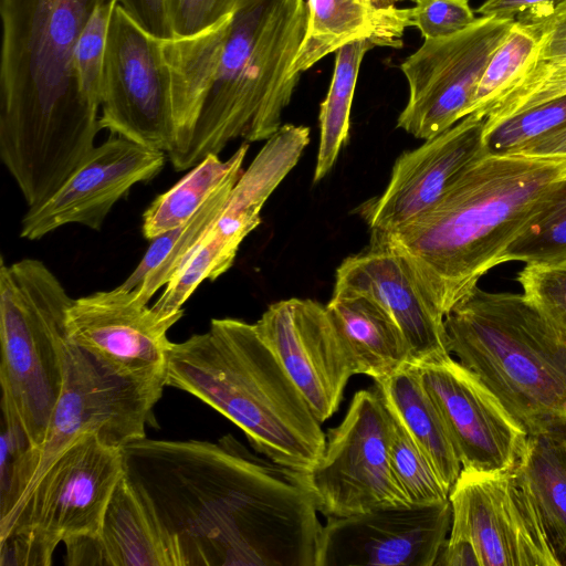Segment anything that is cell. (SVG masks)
Wrapping results in <instances>:
<instances>
[{
	"instance_id": "cell-11",
	"label": "cell",
	"mask_w": 566,
	"mask_h": 566,
	"mask_svg": "<svg viewBox=\"0 0 566 566\" xmlns=\"http://www.w3.org/2000/svg\"><path fill=\"white\" fill-rule=\"evenodd\" d=\"M164 41L116 2L105 50L99 126L167 154L176 125Z\"/></svg>"
},
{
	"instance_id": "cell-35",
	"label": "cell",
	"mask_w": 566,
	"mask_h": 566,
	"mask_svg": "<svg viewBox=\"0 0 566 566\" xmlns=\"http://www.w3.org/2000/svg\"><path fill=\"white\" fill-rule=\"evenodd\" d=\"M116 2L107 0L95 8L74 51V69L80 86L99 108L107 34Z\"/></svg>"
},
{
	"instance_id": "cell-3",
	"label": "cell",
	"mask_w": 566,
	"mask_h": 566,
	"mask_svg": "<svg viewBox=\"0 0 566 566\" xmlns=\"http://www.w3.org/2000/svg\"><path fill=\"white\" fill-rule=\"evenodd\" d=\"M564 177L566 155L488 149L432 210L370 243L402 251L446 317L500 265L505 249Z\"/></svg>"
},
{
	"instance_id": "cell-28",
	"label": "cell",
	"mask_w": 566,
	"mask_h": 566,
	"mask_svg": "<svg viewBox=\"0 0 566 566\" xmlns=\"http://www.w3.org/2000/svg\"><path fill=\"white\" fill-rule=\"evenodd\" d=\"M241 171L229 177L182 226L151 240L145 255L122 283L135 290L137 298L148 304L155 293L181 270L197 244L223 210Z\"/></svg>"
},
{
	"instance_id": "cell-25",
	"label": "cell",
	"mask_w": 566,
	"mask_h": 566,
	"mask_svg": "<svg viewBox=\"0 0 566 566\" xmlns=\"http://www.w3.org/2000/svg\"><path fill=\"white\" fill-rule=\"evenodd\" d=\"M375 388L450 492L462 465L417 365L407 364L394 374L375 380Z\"/></svg>"
},
{
	"instance_id": "cell-19",
	"label": "cell",
	"mask_w": 566,
	"mask_h": 566,
	"mask_svg": "<svg viewBox=\"0 0 566 566\" xmlns=\"http://www.w3.org/2000/svg\"><path fill=\"white\" fill-rule=\"evenodd\" d=\"M451 517L450 500L329 517L317 566H434Z\"/></svg>"
},
{
	"instance_id": "cell-16",
	"label": "cell",
	"mask_w": 566,
	"mask_h": 566,
	"mask_svg": "<svg viewBox=\"0 0 566 566\" xmlns=\"http://www.w3.org/2000/svg\"><path fill=\"white\" fill-rule=\"evenodd\" d=\"M254 325L316 419L328 420L355 371L326 306L311 298L282 300L271 304Z\"/></svg>"
},
{
	"instance_id": "cell-31",
	"label": "cell",
	"mask_w": 566,
	"mask_h": 566,
	"mask_svg": "<svg viewBox=\"0 0 566 566\" xmlns=\"http://www.w3.org/2000/svg\"><path fill=\"white\" fill-rule=\"evenodd\" d=\"M566 255V177L551 187L539 209L510 243L499 263H534Z\"/></svg>"
},
{
	"instance_id": "cell-9",
	"label": "cell",
	"mask_w": 566,
	"mask_h": 566,
	"mask_svg": "<svg viewBox=\"0 0 566 566\" xmlns=\"http://www.w3.org/2000/svg\"><path fill=\"white\" fill-rule=\"evenodd\" d=\"M165 385L119 377L69 340L62 389L43 440L29 448L0 493V521L24 500L53 460L76 439L94 432L124 447L145 436Z\"/></svg>"
},
{
	"instance_id": "cell-17",
	"label": "cell",
	"mask_w": 566,
	"mask_h": 566,
	"mask_svg": "<svg viewBox=\"0 0 566 566\" xmlns=\"http://www.w3.org/2000/svg\"><path fill=\"white\" fill-rule=\"evenodd\" d=\"M485 119L470 114L395 161L387 187L360 207L371 235L391 234L430 210L488 148Z\"/></svg>"
},
{
	"instance_id": "cell-6",
	"label": "cell",
	"mask_w": 566,
	"mask_h": 566,
	"mask_svg": "<svg viewBox=\"0 0 566 566\" xmlns=\"http://www.w3.org/2000/svg\"><path fill=\"white\" fill-rule=\"evenodd\" d=\"M444 327L450 353L528 434L566 428V338L522 294L476 286Z\"/></svg>"
},
{
	"instance_id": "cell-10",
	"label": "cell",
	"mask_w": 566,
	"mask_h": 566,
	"mask_svg": "<svg viewBox=\"0 0 566 566\" xmlns=\"http://www.w3.org/2000/svg\"><path fill=\"white\" fill-rule=\"evenodd\" d=\"M390 413L376 388L355 392L343 421L328 429L306 480L326 518L412 506L390 463Z\"/></svg>"
},
{
	"instance_id": "cell-5",
	"label": "cell",
	"mask_w": 566,
	"mask_h": 566,
	"mask_svg": "<svg viewBox=\"0 0 566 566\" xmlns=\"http://www.w3.org/2000/svg\"><path fill=\"white\" fill-rule=\"evenodd\" d=\"M305 0H239L196 123L167 157L177 171L218 155L229 142L266 140L281 125L301 76L291 67L302 44Z\"/></svg>"
},
{
	"instance_id": "cell-26",
	"label": "cell",
	"mask_w": 566,
	"mask_h": 566,
	"mask_svg": "<svg viewBox=\"0 0 566 566\" xmlns=\"http://www.w3.org/2000/svg\"><path fill=\"white\" fill-rule=\"evenodd\" d=\"M513 471L533 501L558 566H566V428L528 434Z\"/></svg>"
},
{
	"instance_id": "cell-33",
	"label": "cell",
	"mask_w": 566,
	"mask_h": 566,
	"mask_svg": "<svg viewBox=\"0 0 566 566\" xmlns=\"http://www.w3.org/2000/svg\"><path fill=\"white\" fill-rule=\"evenodd\" d=\"M389 413L390 463L394 474L409 503L412 506H417L449 500L450 492L440 480L431 463L397 417L390 410Z\"/></svg>"
},
{
	"instance_id": "cell-23",
	"label": "cell",
	"mask_w": 566,
	"mask_h": 566,
	"mask_svg": "<svg viewBox=\"0 0 566 566\" xmlns=\"http://www.w3.org/2000/svg\"><path fill=\"white\" fill-rule=\"evenodd\" d=\"M518 17L536 27L538 44L520 75L482 113L484 134L507 118L566 95V0Z\"/></svg>"
},
{
	"instance_id": "cell-4",
	"label": "cell",
	"mask_w": 566,
	"mask_h": 566,
	"mask_svg": "<svg viewBox=\"0 0 566 566\" xmlns=\"http://www.w3.org/2000/svg\"><path fill=\"white\" fill-rule=\"evenodd\" d=\"M166 386L216 409L279 464L308 472L323 454L322 423L254 324L214 318L207 332L171 343Z\"/></svg>"
},
{
	"instance_id": "cell-13",
	"label": "cell",
	"mask_w": 566,
	"mask_h": 566,
	"mask_svg": "<svg viewBox=\"0 0 566 566\" xmlns=\"http://www.w3.org/2000/svg\"><path fill=\"white\" fill-rule=\"evenodd\" d=\"M450 536L471 539L481 566H558L514 471L462 469L449 493Z\"/></svg>"
},
{
	"instance_id": "cell-20",
	"label": "cell",
	"mask_w": 566,
	"mask_h": 566,
	"mask_svg": "<svg viewBox=\"0 0 566 566\" xmlns=\"http://www.w3.org/2000/svg\"><path fill=\"white\" fill-rule=\"evenodd\" d=\"M333 294L366 296L384 308L408 344L411 364L450 355L441 313L410 261L399 249L370 243L336 270Z\"/></svg>"
},
{
	"instance_id": "cell-15",
	"label": "cell",
	"mask_w": 566,
	"mask_h": 566,
	"mask_svg": "<svg viewBox=\"0 0 566 566\" xmlns=\"http://www.w3.org/2000/svg\"><path fill=\"white\" fill-rule=\"evenodd\" d=\"M415 365L462 469L512 471L525 451L528 433L499 398L451 354Z\"/></svg>"
},
{
	"instance_id": "cell-36",
	"label": "cell",
	"mask_w": 566,
	"mask_h": 566,
	"mask_svg": "<svg viewBox=\"0 0 566 566\" xmlns=\"http://www.w3.org/2000/svg\"><path fill=\"white\" fill-rule=\"evenodd\" d=\"M566 124V95L520 113L484 134L493 153H511L527 142Z\"/></svg>"
},
{
	"instance_id": "cell-24",
	"label": "cell",
	"mask_w": 566,
	"mask_h": 566,
	"mask_svg": "<svg viewBox=\"0 0 566 566\" xmlns=\"http://www.w3.org/2000/svg\"><path fill=\"white\" fill-rule=\"evenodd\" d=\"M325 306L347 348L355 375L379 380L411 364L403 334L376 302L357 294H332Z\"/></svg>"
},
{
	"instance_id": "cell-34",
	"label": "cell",
	"mask_w": 566,
	"mask_h": 566,
	"mask_svg": "<svg viewBox=\"0 0 566 566\" xmlns=\"http://www.w3.org/2000/svg\"><path fill=\"white\" fill-rule=\"evenodd\" d=\"M515 281L524 300L566 338V255L526 263Z\"/></svg>"
},
{
	"instance_id": "cell-40",
	"label": "cell",
	"mask_w": 566,
	"mask_h": 566,
	"mask_svg": "<svg viewBox=\"0 0 566 566\" xmlns=\"http://www.w3.org/2000/svg\"><path fill=\"white\" fill-rule=\"evenodd\" d=\"M434 566H481V560L471 539L449 535Z\"/></svg>"
},
{
	"instance_id": "cell-8",
	"label": "cell",
	"mask_w": 566,
	"mask_h": 566,
	"mask_svg": "<svg viewBox=\"0 0 566 566\" xmlns=\"http://www.w3.org/2000/svg\"><path fill=\"white\" fill-rule=\"evenodd\" d=\"M124 473L120 447L94 432L76 439L0 521V564L46 566L60 543L97 535Z\"/></svg>"
},
{
	"instance_id": "cell-29",
	"label": "cell",
	"mask_w": 566,
	"mask_h": 566,
	"mask_svg": "<svg viewBox=\"0 0 566 566\" xmlns=\"http://www.w3.org/2000/svg\"><path fill=\"white\" fill-rule=\"evenodd\" d=\"M248 149L249 145L244 143L228 160L208 155L193 166L145 210L143 235L151 241L187 222L229 177L241 171Z\"/></svg>"
},
{
	"instance_id": "cell-41",
	"label": "cell",
	"mask_w": 566,
	"mask_h": 566,
	"mask_svg": "<svg viewBox=\"0 0 566 566\" xmlns=\"http://www.w3.org/2000/svg\"><path fill=\"white\" fill-rule=\"evenodd\" d=\"M511 153L543 156L566 155V124L527 142Z\"/></svg>"
},
{
	"instance_id": "cell-32",
	"label": "cell",
	"mask_w": 566,
	"mask_h": 566,
	"mask_svg": "<svg viewBox=\"0 0 566 566\" xmlns=\"http://www.w3.org/2000/svg\"><path fill=\"white\" fill-rule=\"evenodd\" d=\"M539 40L536 27L516 18L506 38L488 63L464 117L474 114L482 118L484 109L520 75L534 55Z\"/></svg>"
},
{
	"instance_id": "cell-30",
	"label": "cell",
	"mask_w": 566,
	"mask_h": 566,
	"mask_svg": "<svg viewBox=\"0 0 566 566\" xmlns=\"http://www.w3.org/2000/svg\"><path fill=\"white\" fill-rule=\"evenodd\" d=\"M375 48L368 39L354 40L335 53V66L325 99L319 108V144L314 182L333 168L340 149L348 142L350 109L359 67L365 54Z\"/></svg>"
},
{
	"instance_id": "cell-21",
	"label": "cell",
	"mask_w": 566,
	"mask_h": 566,
	"mask_svg": "<svg viewBox=\"0 0 566 566\" xmlns=\"http://www.w3.org/2000/svg\"><path fill=\"white\" fill-rule=\"evenodd\" d=\"M64 545L70 566H182L175 539L125 473L98 534L75 537Z\"/></svg>"
},
{
	"instance_id": "cell-43",
	"label": "cell",
	"mask_w": 566,
	"mask_h": 566,
	"mask_svg": "<svg viewBox=\"0 0 566 566\" xmlns=\"http://www.w3.org/2000/svg\"><path fill=\"white\" fill-rule=\"evenodd\" d=\"M366 1L371 2L379 7H389V6H396L398 2L403 1V0H366ZM411 1L413 2L415 0H411Z\"/></svg>"
},
{
	"instance_id": "cell-42",
	"label": "cell",
	"mask_w": 566,
	"mask_h": 566,
	"mask_svg": "<svg viewBox=\"0 0 566 566\" xmlns=\"http://www.w3.org/2000/svg\"><path fill=\"white\" fill-rule=\"evenodd\" d=\"M558 1L560 0H486L476 12L481 17L493 15L516 19L532 8Z\"/></svg>"
},
{
	"instance_id": "cell-7",
	"label": "cell",
	"mask_w": 566,
	"mask_h": 566,
	"mask_svg": "<svg viewBox=\"0 0 566 566\" xmlns=\"http://www.w3.org/2000/svg\"><path fill=\"white\" fill-rule=\"evenodd\" d=\"M73 298L35 259L0 260L2 418L41 444L65 374L66 311Z\"/></svg>"
},
{
	"instance_id": "cell-37",
	"label": "cell",
	"mask_w": 566,
	"mask_h": 566,
	"mask_svg": "<svg viewBox=\"0 0 566 566\" xmlns=\"http://www.w3.org/2000/svg\"><path fill=\"white\" fill-rule=\"evenodd\" d=\"M410 8L412 27L424 39H438L458 33L478 19L469 0H415Z\"/></svg>"
},
{
	"instance_id": "cell-12",
	"label": "cell",
	"mask_w": 566,
	"mask_h": 566,
	"mask_svg": "<svg viewBox=\"0 0 566 566\" xmlns=\"http://www.w3.org/2000/svg\"><path fill=\"white\" fill-rule=\"evenodd\" d=\"M514 21L485 15L458 33L424 39L400 66L409 97L397 127L427 140L462 119L488 63Z\"/></svg>"
},
{
	"instance_id": "cell-18",
	"label": "cell",
	"mask_w": 566,
	"mask_h": 566,
	"mask_svg": "<svg viewBox=\"0 0 566 566\" xmlns=\"http://www.w3.org/2000/svg\"><path fill=\"white\" fill-rule=\"evenodd\" d=\"M166 157L163 150L112 134L54 193L29 208L20 237L38 240L71 223L101 230L113 206L136 184L154 179Z\"/></svg>"
},
{
	"instance_id": "cell-27",
	"label": "cell",
	"mask_w": 566,
	"mask_h": 566,
	"mask_svg": "<svg viewBox=\"0 0 566 566\" xmlns=\"http://www.w3.org/2000/svg\"><path fill=\"white\" fill-rule=\"evenodd\" d=\"M230 19L231 15L196 35L164 41L176 125V139L168 153L185 143L196 123L219 64Z\"/></svg>"
},
{
	"instance_id": "cell-38",
	"label": "cell",
	"mask_w": 566,
	"mask_h": 566,
	"mask_svg": "<svg viewBox=\"0 0 566 566\" xmlns=\"http://www.w3.org/2000/svg\"><path fill=\"white\" fill-rule=\"evenodd\" d=\"M239 0H166L175 38L201 33L230 17Z\"/></svg>"
},
{
	"instance_id": "cell-22",
	"label": "cell",
	"mask_w": 566,
	"mask_h": 566,
	"mask_svg": "<svg viewBox=\"0 0 566 566\" xmlns=\"http://www.w3.org/2000/svg\"><path fill=\"white\" fill-rule=\"evenodd\" d=\"M305 34L291 67L301 74L345 44L368 39L375 46L399 49L412 25L410 8L379 7L366 0H306Z\"/></svg>"
},
{
	"instance_id": "cell-39",
	"label": "cell",
	"mask_w": 566,
	"mask_h": 566,
	"mask_svg": "<svg viewBox=\"0 0 566 566\" xmlns=\"http://www.w3.org/2000/svg\"><path fill=\"white\" fill-rule=\"evenodd\" d=\"M146 31L164 39H172L166 0H116Z\"/></svg>"
},
{
	"instance_id": "cell-1",
	"label": "cell",
	"mask_w": 566,
	"mask_h": 566,
	"mask_svg": "<svg viewBox=\"0 0 566 566\" xmlns=\"http://www.w3.org/2000/svg\"><path fill=\"white\" fill-rule=\"evenodd\" d=\"M125 475L175 539L182 566H317L323 525L306 472L216 442L122 447Z\"/></svg>"
},
{
	"instance_id": "cell-14",
	"label": "cell",
	"mask_w": 566,
	"mask_h": 566,
	"mask_svg": "<svg viewBox=\"0 0 566 566\" xmlns=\"http://www.w3.org/2000/svg\"><path fill=\"white\" fill-rule=\"evenodd\" d=\"M182 315L161 318L135 290L117 286L73 298L66 311L69 340L111 373L166 386L169 328Z\"/></svg>"
},
{
	"instance_id": "cell-2",
	"label": "cell",
	"mask_w": 566,
	"mask_h": 566,
	"mask_svg": "<svg viewBox=\"0 0 566 566\" xmlns=\"http://www.w3.org/2000/svg\"><path fill=\"white\" fill-rule=\"evenodd\" d=\"M107 0H0V157L29 208L54 193L95 147L99 106L74 51Z\"/></svg>"
}]
</instances>
